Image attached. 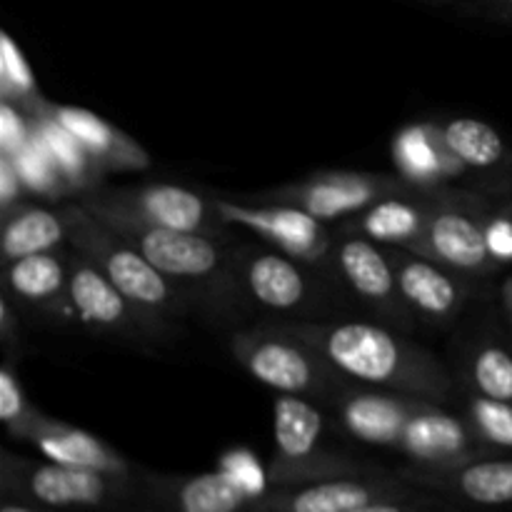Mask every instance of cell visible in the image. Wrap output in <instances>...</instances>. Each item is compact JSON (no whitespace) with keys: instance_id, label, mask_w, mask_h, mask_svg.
<instances>
[{"instance_id":"6da1fadb","label":"cell","mask_w":512,"mask_h":512,"mask_svg":"<svg viewBox=\"0 0 512 512\" xmlns=\"http://www.w3.org/2000/svg\"><path fill=\"white\" fill-rule=\"evenodd\" d=\"M298 340L323 355L335 373L350 383L393 390L430 403H450L458 395L453 373L413 340L393 333L388 325L365 320L335 323H280Z\"/></svg>"},{"instance_id":"7a4b0ae2","label":"cell","mask_w":512,"mask_h":512,"mask_svg":"<svg viewBox=\"0 0 512 512\" xmlns=\"http://www.w3.org/2000/svg\"><path fill=\"white\" fill-rule=\"evenodd\" d=\"M103 223L118 230L170 283L178 285L193 308H203L220 323L238 318L235 313L243 310L245 298L235 278L233 250L225 248V240L128 218H110Z\"/></svg>"},{"instance_id":"3957f363","label":"cell","mask_w":512,"mask_h":512,"mask_svg":"<svg viewBox=\"0 0 512 512\" xmlns=\"http://www.w3.org/2000/svg\"><path fill=\"white\" fill-rule=\"evenodd\" d=\"M60 208L68 220L70 245L93 260L105 278L138 310L150 340L168 338L173 325L193 308L188 295L170 283L130 240L90 215L83 205L65 203Z\"/></svg>"},{"instance_id":"277c9868","label":"cell","mask_w":512,"mask_h":512,"mask_svg":"<svg viewBox=\"0 0 512 512\" xmlns=\"http://www.w3.org/2000/svg\"><path fill=\"white\" fill-rule=\"evenodd\" d=\"M0 498L53 512H120L140 500V475L118 478L5 450L0 458Z\"/></svg>"},{"instance_id":"5b68a950","label":"cell","mask_w":512,"mask_h":512,"mask_svg":"<svg viewBox=\"0 0 512 512\" xmlns=\"http://www.w3.org/2000/svg\"><path fill=\"white\" fill-rule=\"evenodd\" d=\"M273 440L275 450L268 465V483L273 488L383 473L328 445V415L305 395H275Z\"/></svg>"},{"instance_id":"8992f818","label":"cell","mask_w":512,"mask_h":512,"mask_svg":"<svg viewBox=\"0 0 512 512\" xmlns=\"http://www.w3.org/2000/svg\"><path fill=\"white\" fill-rule=\"evenodd\" d=\"M230 353L258 383L280 395H305L328 403L345 383L323 355L280 325L240 330L230 338Z\"/></svg>"},{"instance_id":"52a82bcc","label":"cell","mask_w":512,"mask_h":512,"mask_svg":"<svg viewBox=\"0 0 512 512\" xmlns=\"http://www.w3.org/2000/svg\"><path fill=\"white\" fill-rule=\"evenodd\" d=\"M78 203L98 220L128 218L220 240H225L223 233L230 230V225H225L215 210L210 195L175 183H145L125 185V188L100 185L93 193L78 198Z\"/></svg>"},{"instance_id":"ba28073f","label":"cell","mask_w":512,"mask_h":512,"mask_svg":"<svg viewBox=\"0 0 512 512\" xmlns=\"http://www.w3.org/2000/svg\"><path fill=\"white\" fill-rule=\"evenodd\" d=\"M485 208L488 198L480 193L438 188L428 228L413 253L425 255L475 283L493 278L500 268L495 265L485 240Z\"/></svg>"},{"instance_id":"9c48e42d","label":"cell","mask_w":512,"mask_h":512,"mask_svg":"<svg viewBox=\"0 0 512 512\" xmlns=\"http://www.w3.org/2000/svg\"><path fill=\"white\" fill-rule=\"evenodd\" d=\"M210 198L223 223L230 228L248 230L270 248L310 265L313 270L333 268L335 233L323 220L285 203L260 200L258 205H253L243 200L218 198V195Z\"/></svg>"},{"instance_id":"30bf717a","label":"cell","mask_w":512,"mask_h":512,"mask_svg":"<svg viewBox=\"0 0 512 512\" xmlns=\"http://www.w3.org/2000/svg\"><path fill=\"white\" fill-rule=\"evenodd\" d=\"M400 175L360 173V170H320L298 183L265 193V203H285L305 210L323 223H345L378 200L410 190Z\"/></svg>"},{"instance_id":"8fae6325","label":"cell","mask_w":512,"mask_h":512,"mask_svg":"<svg viewBox=\"0 0 512 512\" xmlns=\"http://www.w3.org/2000/svg\"><path fill=\"white\" fill-rule=\"evenodd\" d=\"M233 265L243 298L270 313H308L320 300L313 268L280 250L238 248Z\"/></svg>"},{"instance_id":"7c38bea8","label":"cell","mask_w":512,"mask_h":512,"mask_svg":"<svg viewBox=\"0 0 512 512\" xmlns=\"http://www.w3.org/2000/svg\"><path fill=\"white\" fill-rule=\"evenodd\" d=\"M333 268L350 293L393 328H408L413 313L400 295L385 245L340 228L335 233Z\"/></svg>"},{"instance_id":"4fadbf2b","label":"cell","mask_w":512,"mask_h":512,"mask_svg":"<svg viewBox=\"0 0 512 512\" xmlns=\"http://www.w3.org/2000/svg\"><path fill=\"white\" fill-rule=\"evenodd\" d=\"M420 488L398 473H370L328 478L295 488H270L255 498L250 512H350L385 498L413 495Z\"/></svg>"},{"instance_id":"5bb4252c","label":"cell","mask_w":512,"mask_h":512,"mask_svg":"<svg viewBox=\"0 0 512 512\" xmlns=\"http://www.w3.org/2000/svg\"><path fill=\"white\" fill-rule=\"evenodd\" d=\"M260 493L228 470L173 475L140 468L138 503L155 512H250Z\"/></svg>"},{"instance_id":"9a60e30c","label":"cell","mask_w":512,"mask_h":512,"mask_svg":"<svg viewBox=\"0 0 512 512\" xmlns=\"http://www.w3.org/2000/svg\"><path fill=\"white\" fill-rule=\"evenodd\" d=\"M405 483L440 495L460 508H505L512 505V458L508 453L480 455L448 468L398 470Z\"/></svg>"},{"instance_id":"2e32d148","label":"cell","mask_w":512,"mask_h":512,"mask_svg":"<svg viewBox=\"0 0 512 512\" xmlns=\"http://www.w3.org/2000/svg\"><path fill=\"white\" fill-rule=\"evenodd\" d=\"M418 403L420 398L350 383V380H345L338 393L328 398L333 423L350 440L370 445V448L393 450V453L398 448L405 423Z\"/></svg>"},{"instance_id":"e0dca14e","label":"cell","mask_w":512,"mask_h":512,"mask_svg":"<svg viewBox=\"0 0 512 512\" xmlns=\"http://www.w3.org/2000/svg\"><path fill=\"white\" fill-rule=\"evenodd\" d=\"M410 313L433 325L458 318L475 295V280L405 248H385Z\"/></svg>"},{"instance_id":"ac0fdd59","label":"cell","mask_w":512,"mask_h":512,"mask_svg":"<svg viewBox=\"0 0 512 512\" xmlns=\"http://www.w3.org/2000/svg\"><path fill=\"white\" fill-rule=\"evenodd\" d=\"M68 300L73 323L83 325L90 333L115 340H150L138 310L105 278L103 270L93 260L85 258L75 248Z\"/></svg>"},{"instance_id":"d6986e66","label":"cell","mask_w":512,"mask_h":512,"mask_svg":"<svg viewBox=\"0 0 512 512\" xmlns=\"http://www.w3.org/2000/svg\"><path fill=\"white\" fill-rule=\"evenodd\" d=\"M70 265H73L70 243L48 253L3 263L5 295L13 300V305L30 313L53 318L55 323H73L68 300Z\"/></svg>"},{"instance_id":"ffe728a7","label":"cell","mask_w":512,"mask_h":512,"mask_svg":"<svg viewBox=\"0 0 512 512\" xmlns=\"http://www.w3.org/2000/svg\"><path fill=\"white\" fill-rule=\"evenodd\" d=\"M25 445H30L40 458L70 465V468L95 470V473L118 475V478H138L140 475L138 465L130 463L123 453H118L113 445L100 440L98 435L75 428V425L60 423L48 415H40Z\"/></svg>"},{"instance_id":"44dd1931","label":"cell","mask_w":512,"mask_h":512,"mask_svg":"<svg viewBox=\"0 0 512 512\" xmlns=\"http://www.w3.org/2000/svg\"><path fill=\"white\" fill-rule=\"evenodd\" d=\"M45 108L65 130H70L83 143V148L105 175L140 173V170L150 168L148 150L135 143L125 130L115 128L113 123L95 115L93 110L78 108V105H58L50 100H45Z\"/></svg>"},{"instance_id":"7402d4cb","label":"cell","mask_w":512,"mask_h":512,"mask_svg":"<svg viewBox=\"0 0 512 512\" xmlns=\"http://www.w3.org/2000/svg\"><path fill=\"white\" fill-rule=\"evenodd\" d=\"M438 190V188H435ZM435 190L410 188L405 193L390 195L365 208L363 213L345 220L343 230L365 235L385 248L415 250L428 228L430 210H433Z\"/></svg>"},{"instance_id":"603a6c76","label":"cell","mask_w":512,"mask_h":512,"mask_svg":"<svg viewBox=\"0 0 512 512\" xmlns=\"http://www.w3.org/2000/svg\"><path fill=\"white\" fill-rule=\"evenodd\" d=\"M393 158L400 178L420 190L443 188L448 180L463 178L468 173L465 165L450 153L438 120L398 130L393 138Z\"/></svg>"},{"instance_id":"cb8c5ba5","label":"cell","mask_w":512,"mask_h":512,"mask_svg":"<svg viewBox=\"0 0 512 512\" xmlns=\"http://www.w3.org/2000/svg\"><path fill=\"white\" fill-rule=\"evenodd\" d=\"M3 230H0V253L3 263L28 258V255L48 253L70 243L68 220L63 208L50 210L30 200L3 210Z\"/></svg>"},{"instance_id":"d4e9b609","label":"cell","mask_w":512,"mask_h":512,"mask_svg":"<svg viewBox=\"0 0 512 512\" xmlns=\"http://www.w3.org/2000/svg\"><path fill=\"white\" fill-rule=\"evenodd\" d=\"M438 125L450 153L465 165L468 173H485V178H493L510 168L512 150L503 135L485 120L460 115L438 120Z\"/></svg>"},{"instance_id":"484cf974","label":"cell","mask_w":512,"mask_h":512,"mask_svg":"<svg viewBox=\"0 0 512 512\" xmlns=\"http://www.w3.org/2000/svg\"><path fill=\"white\" fill-rule=\"evenodd\" d=\"M28 115L30 120H33L35 138H38L40 143L45 145V150L53 155V160L65 173L68 183L73 185L75 195L83 198V195L98 190L108 175H105L103 170L98 168V163L90 158V153L83 148V143L48 113L45 100Z\"/></svg>"},{"instance_id":"4316f807","label":"cell","mask_w":512,"mask_h":512,"mask_svg":"<svg viewBox=\"0 0 512 512\" xmlns=\"http://www.w3.org/2000/svg\"><path fill=\"white\" fill-rule=\"evenodd\" d=\"M460 388L493 400L512 403V343L483 338L465 350L460 360Z\"/></svg>"},{"instance_id":"83f0119b","label":"cell","mask_w":512,"mask_h":512,"mask_svg":"<svg viewBox=\"0 0 512 512\" xmlns=\"http://www.w3.org/2000/svg\"><path fill=\"white\" fill-rule=\"evenodd\" d=\"M463 418L483 448L493 453H512V403L485 398V395L460 393Z\"/></svg>"},{"instance_id":"f1b7e54d","label":"cell","mask_w":512,"mask_h":512,"mask_svg":"<svg viewBox=\"0 0 512 512\" xmlns=\"http://www.w3.org/2000/svg\"><path fill=\"white\" fill-rule=\"evenodd\" d=\"M15 168H18L20 180H23L25 190L30 198H43V200H68L78 198L73 185L68 183L63 170L53 160V155L45 150V145L38 138L30 140L23 150L13 158Z\"/></svg>"},{"instance_id":"f546056e","label":"cell","mask_w":512,"mask_h":512,"mask_svg":"<svg viewBox=\"0 0 512 512\" xmlns=\"http://www.w3.org/2000/svg\"><path fill=\"white\" fill-rule=\"evenodd\" d=\"M0 95L25 113H33L45 100L23 50L15 45L10 33H0Z\"/></svg>"},{"instance_id":"4dcf8cb0","label":"cell","mask_w":512,"mask_h":512,"mask_svg":"<svg viewBox=\"0 0 512 512\" xmlns=\"http://www.w3.org/2000/svg\"><path fill=\"white\" fill-rule=\"evenodd\" d=\"M40 415L43 413L35 410L28 400L10 360H5L3 368H0V420H3L5 433L18 443H25Z\"/></svg>"},{"instance_id":"1f68e13d","label":"cell","mask_w":512,"mask_h":512,"mask_svg":"<svg viewBox=\"0 0 512 512\" xmlns=\"http://www.w3.org/2000/svg\"><path fill=\"white\" fill-rule=\"evenodd\" d=\"M483 225L495 265L500 270L512 268V198H500V203L488 200Z\"/></svg>"},{"instance_id":"d6a6232c","label":"cell","mask_w":512,"mask_h":512,"mask_svg":"<svg viewBox=\"0 0 512 512\" xmlns=\"http://www.w3.org/2000/svg\"><path fill=\"white\" fill-rule=\"evenodd\" d=\"M33 140V120L10 100L0 105V155L15 158Z\"/></svg>"},{"instance_id":"836d02e7","label":"cell","mask_w":512,"mask_h":512,"mask_svg":"<svg viewBox=\"0 0 512 512\" xmlns=\"http://www.w3.org/2000/svg\"><path fill=\"white\" fill-rule=\"evenodd\" d=\"M350 512H463V508L440 498V495L428 493V490H418L413 495L375 500V503H368Z\"/></svg>"},{"instance_id":"e575fe53","label":"cell","mask_w":512,"mask_h":512,"mask_svg":"<svg viewBox=\"0 0 512 512\" xmlns=\"http://www.w3.org/2000/svg\"><path fill=\"white\" fill-rule=\"evenodd\" d=\"M28 190H25L23 180H20L18 168H15L13 158L8 155H0V213L10 210L13 205L28 200Z\"/></svg>"},{"instance_id":"d590c367","label":"cell","mask_w":512,"mask_h":512,"mask_svg":"<svg viewBox=\"0 0 512 512\" xmlns=\"http://www.w3.org/2000/svg\"><path fill=\"white\" fill-rule=\"evenodd\" d=\"M485 195L490 198H512V163L508 170H503L500 175H493V178H483L480 183Z\"/></svg>"},{"instance_id":"8d00e7d4","label":"cell","mask_w":512,"mask_h":512,"mask_svg":"<svg viewBox=\"0 0 512 512\" xmlns=\"http://www.w3.org/2000/svg\"><path fill=\"white\" fill-rule=\"evenodd\" d=\"M0 512H53L38 508V505L23 503V500H13V498H0Z\"/></svg>"},{"instance_id":"74e56055","label":"cell","mask_w":512,"mask_h":512,"mask_svg":"<svg viewBox=\"0 0 512 512\" xmlns=\"http://www.w3.org/2000/svg\"><path fill=\"white\" fill-rule=\"evenodd\" d=\"M490 18L512 23V0H490Z\"/></svg>"},{"instance_id":"f35d334b","label":"cell","mask_w":512,"mask_h":512,"mask_svg":"<svg viewBox=\"0 0 512 512\" xmlns=\"http://www.w3.org/2000/svg\"><path fill=\"white\" fill-rule=\"evenodd\" d=\"M503 308L508 313V320L512 325V275L503 283Z\"/></svg>"},{"instance_id":"ab89813d","label":"cell","mask_w":512,"mask_h":512,"mask_svg":"<svg viewBox=\"0 0 512 512\" xmlns=\"http://www.w3.org/2000/svg\"><path fill=\"white\" fill-rule=\"evenodd\" d=\"M120 512H155V510H150V508H145V505L135 503L133 508H128V510H120Z\"/></svg>"},{"instance_id":"60d3db41","label":"cell","mask_w":512,"mask_h":512,"mask_svg":"<svg viewBox=\"0 0 512 512\" xmlns=\"http://www.w3.org/2000/svg\"><path fill=\"white\" fill-rule=\"evenodd\" d=\"M510 330H512V325H510ZM510 338H512V335H510Z\"/></svg>"},{"instance_id":"b9f144b4","label":"cell","mask_w":512,"mask_h":512,"mask_svg":"<svg viewBox=\"0 0 512 512\" xmlns=\"http://www.w3.org/2000/svg\"><path fill=\"white\" fill-rule=\"evenodd\" d=\"M510 343H512V338H510Z\"/></svg>"}]
</instances>
